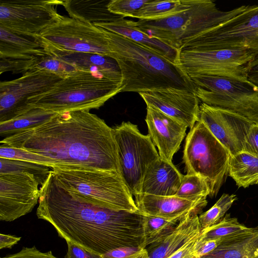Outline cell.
I'll use <instances>...</instances> for the list:
<instances>
[{"instance_id": "obj_42", "label": "cell", "mask_w": 258, "mask_h": 258, "mask_svg": "<svg viewBox=\"0 0 258 258\" xmlns=\"http://www.w3.org/2000/svg\"><path fill=\"white\" fill-rule=\"evenodd\" d=\"M223 239H207L201 240L199 239L196 248V254L198 258H201L214 250Z\"/></svg>"}, {"instance_id": "obj_29", "label": "cell", "mask_w": 258, "mask_h": 258, "mask_svg": "<svg viewBox=\"0 0 258 258\" xmlns=\"http://www.w3.org/2000/svg\"><path fill=\"white\" fill-rule=\"evenodd\" d=\"M189 7V0H149L134 18L141 20H157L186 10Z\"/></svg>"}, {"instance_id": "obj_31", "label": "cell", "mask_w": 258, "mask_h": 258, "mask_svg": "<svg viewBox=\"0 0 258 258\" xmlns=\"http://www.w3.org/2000/svg\"><path fill=\"white\" fill-rule=\"evenodd\" d=\"M247 228L248 227L240 223L236 218L227 214L216 224L202 229L201 239H224L240 233Z\"/></svg>"}, {"instance_id": "obj_18", "label": "cell", "mask_w": 258, "mask_h": 258, "mask_svg": "<svg viewBox=\"0 0 258 258\" xmlns=\"http://www.w3.org/2000/svg\"><path fill=\"white\" fill-rule=\"evenodd\" d=\"M145 121L148 135L158 148L160 157L172 162L173 157L180 148L187 126L149 106H147Z\"/></svg>"}, {"instance_id": "obj_32", "label": "cell", "mask_w": 258, "mask_h": 258, "mask_svg": "<svg viewBox=\"0 0 258 258\" xmlns=\"http://www.w3.org/2000/svg\"><path fill=\"white\" fill-rule=\"evenodd\" d=\"M144 215L145 248L165 236L179 222L160 217Z\"/></svg>"}, {"instance_id": "obj_26", "label": "cell", "mask_w": 258, "mask_h": 258, "mask_svg": "<svg viewBox=\"0 0 258 258\" xmlns=\"http://www.w3.org/2000/svg\"><path fill=\"white\" fill-rule=\"evenodd\" d=\"M110 1H62V6L70 17L92 24L106 23L118 20L122 16L111 13Z\"/></svg>"}, {"instance_id": "obj_38", "label": "cell", "mask_w": 258, "mask_h": 258, "mask_svg": "<svg viewBox=\"0 0 258 258\" xmlns=\"http://www.w3.org/2000/svg\"><path fill=\"white\" fill-rule=\"evenodd\" d=\"M102 258H148L146 248L124 247L114 249L101 255Z\"/></svg>"}, {"instance_id": "obj_30", "label": "cell", "mask_w": 258, "mask_h": 258, "mask_svg": "<svg viewBox=\"0 0 258 258\" xmlns=\"http://www.w3.org/2000/svg\"><path fill=\"white\" fill-rule=\"evenodd\" d=\"M56 114L41 108H32L13 119L0 122V135L5 138L21 130L41 124Z\"/></svg>"}, {"instance_id": "obj_44", "label": "cell", "mask_w": 258, "mask_h": 258, "mask_svg": "<svg viewBox=\"0 0 258 258\" xmlns=\"http://www.w3.org/2000/svg\"><path fill=\"white\" fill-rule=\"evenodd\" d=\"M20 240V237L1 233L0 234V249L11 248Z\"/></svg>"}, {"instance_id": "obj_10", "label": "cell", "mask_w": 258, "mask_h": 258, "mask_svg": "<svg viewBox=\"0 0 258 258\" xmlns=\"http://www.w3.org/2000/svg\"><path fill=\"white\" fill-rule=\"evenodd\" d=\"M245 49L258 56V6L242 13L186 43L181 50Z\"/></svg>"}, {"instance_id": "obj_1", "label": "cell", "mask_w": 258, "mask_h": 258, "mask_svg": "<svg viewBox=\"0 0 258 258\" xmlns=\"http://www.w3.org/2000/svg\"><path fill=\"white\" fill-rule=\"evenodd\" d=\"M40 190L37 217L50 223L66 242L101 255L120 247H144L145 215L141 212L87 202L63 188L51 170Z\"/></svg>"}, {"instance_id": "obj_35", "label": "cell", "mask_w": 258, "mask_h": 258, "mask_svg": "<svg viewBox=\"0 0 258 258\" xmlns=\"http://www.w3.org/2000/svg\"><path fill=\"white\" fill-rule=\"evenodd\" d=\"M210 195V188L207 181L197 175H183L175 196L184 199L200 197H207Z\"/></svg>"}, {"instance_id": "obj_33", "label": "cell", "mask_w": 258, "mask_h": 258, "mask_svg": "<svg viewBox=\"0 0 258 258\" xmlns=\"http://www.w3.org/2000/svg\"><path fill=\"white\" fill-rule=\"evenodd\" d=\"M0 174L30 172L34 174L42 184L51 171L47 166L23 161L0 158Z\"/></svg>"}, {"instance_id": "obj_20", "label": "cell", "mask_w": 258, "mask_h": 258, "mask_svg": "<svg viewBox=\"0 0 258 258\" xmlns=\"http://www.w3.org/2000/svg\"><path fill=\"white\" fill-rule=\"evenodd\" d=\"M45 70L64 78L79 69L44 48L39 52L19 58H0V73L23 74L29 71Z\"/></svg>"}, {"instance_id": "obj_27", "label": "cell", "mask_w": 258, "mask_h": 258, "mask_svg": "<svg viewBox=\"0 0 258 258\" xmlns=\"http://www.w3.org/2000/svg\"><path fill=\"white\" fill-rule=\"evenodd\" d=\"M37 38L19 35L0 26V58H18L44 49Z\"/></svg>"}, {"instance_id": "obj_7", "label": "cell", "mask_w": 258, "mask_h": 258, "mask_svg": "<svg viewBox=\"0 0 258 258\" xmlns=\"http://www.w3.org/2000/svg\"><path fill=\"white\" fill-rule=\"evenodd\" d=\"M231 155L205 125L197 121L185 142L183 160L186 174L204 178L211 197L216 196L228 174Z\"/></svg>"}, {"instance_id": "obj_11", "label": "cell", "mask_w": 258, "mask_h": 258, "mask_svg": "<svg viewBox=\"0 0 258 258\" xmlns=\"http://www.w3.org/2000/svg\"><path fill=\"white\" fill-rule=\"evenodd\" d=\"M36 38L47 49L110 55L104 29L71 17L62 16Z\"/></svg>"}, {"instance_id": "obj_6", "label": "cell", "mask_w": 258, "mask_h": 258, "mask_svg": "<svg viewBox=\"0 0 258 258\" xmlns=\"http://www.w3.org/2000/svg\"><path fill=\"white\" fill-rule=\"evenodd\" d=\"M51 170L63 188L87 202L114 210L140 212L119 173L59 166Z\"/></svg>"}, {"instance_id": "obj_22", "label": "cell", "mask_w": 258, "mask_h": 258, "mask_svg": "<svg viewBox=\"0 0 258 258\" xmlns=\"http://www.w3.org/2000/svg\"><path fill=\"white\" fill-rule=\"evenodd\" d=\"M183 177V175L172 162L160 157L147 170L142 183L141 194L175 196Z\"/></svg>"}, {"instance_id": "obj_34", "label": "cell", "mask_w": 258, "mask_h": 258, "mask_svg": "<svg viewBox=\"0 0 258 258\" xmlns=\"http://www.w3.org/2000/svg\"><path fill=\"white\" fill-rule=\"evenodd\" d=\"M236 199L237 197L234 195L223 194L210 209L199 216L202 229L211 227L219 222Z\"/></svg>"}, {"instance_id": "obj_23", "label": "cell", "mask_w": 258, "mask_h": 258, "mask_svg": "<svg viewBox=\"0 0 258 258\" xmlns=\"http://www.w3.org/2000/svg\"><path fill=\"white\" fill-rule=\"evenodd\" d=\"M46 49L59 59L74 66L80 71L89 72L106 78L123 81L117 62L110 57L92 53Z\"/></svg>"}, {"instance_id": "obj_3", "label": "cell", "mask_w": 258, "mask_h": 258, "mask_svg": "<svg viewBox=\"0 0 258 258\" xmlns=\"http://www.w3.org/2000/svg\"><path fill=\"white\" fill-rule=\"evenodd\" d=\"M105 32L110 57L117 62L125 86L122 92L139 93L170 88L194 92L192 82L178 64L123 36L107 30Z\"/></svg>"}, {"instance_id": "obj_37", "label": "cell", "mask_w": 258, "mask_h": 258, "mask_svg": "<svg viewBox=\"0 0 258 258\" xmlns=\"http://www.w3.org/2000/svg\"><path fill=\"white\" fill-rule=\"evenodd\" d=\"M149 0H110L107 5L112 13L122 16L134 18L135 14Z\"/></svg>"}, {"instance_id": "obj_4", "label": "cell", "mask_w": 258, "mask_h": 258, "mask_svg": "<svg viewBox=\"0 0 258 258\" xmlns=\"http://www.w3.org/2000/svg\"><path fill=\"white\" fill-rule=\"evenodd\" d=\"M124 87L122 80L79 70L58 81L47 92L30 98L27 104L56 113L90 110L102 106L122 92Z\"/></svg>"}, {"instance_id": "obj_28", "label": "cell", "mask_w": 258, "mask_h": 258, "mask_svg": "<svg viewBox=\"0 0 258 258\" xmlns=\"http://www.w3.org/2000/svg\"><path fill=\"white\" fill-rule=\"evenodd\" d=\"M228 174L239 187L258 184V157L245 151L231 156Z\"/></svg>"}, {"instance_id": "obj_16", "label": "cell", "mask_w": 258, "mask_h": 258, "mask_svg": "<svg viewBox=\"0 0 258 258\" xmlns=\"http://www.w3.org/2000/svg\"><path fill=\"white\" fill-rule=\"evenodd\" d=\"M199 121L228 151L231 156L244 151L246 137L253 123L231 110L200 104Z\"/></svg>"}, {"instance_id": "obj_13", "label": "cell", "mask_w": 258, "mask_h": 258, "mask_svg": "<svg viewBox=\"0 0 258 258\" xmlns=\"http://www.w3.org/2000/svg\"><path fill=\"white\" fill-rule=\"evenodd\" d=\"M58 0L0 1V26L14 33L36 38L63 16L56 7Z\"/></svg>"}, {"instance_id": "obj_21", "label": "cell", "mask_w": 258, "mask_h": 258, "mask_svg": "<svg viewBox=\"0 0 258 258\" xmlns=\"http://www.w3.org/2000/svg\"><path fill=\"white\" fill-rule=\"evenodd\" d=\"M202 228L198 215H189L161 239L148 246V258H168L197 238Z\"/></svg>"}, {"instance_id": "obj_24", "label": "cell", "mask_w": 258, "mask_h": 258, "mask_svg": "<svg viewBox=\"0 0 258 258\" xmlns=\"http://www.w3.org/2000/svg\"><path fill=\"white\" fill-rule=\"evenodd\" d=\"M94 24L152 49L179 65L180 51L141 31L135 25L133 21L122 18L109 23Z\"/></svg>"}, {"instance_id": "obj_12", "label": "cell", "mask_w": 258, "mask_h": 258, "mask_svg": "<svg viewBox=\"0 0 258 258\" xmlns=\"http://www.w3.org/2000/svg\"><path fill=\"white\" fill-rule=\"evenodd\" d=\"M254 57L253 53L245 49L181 50L179 65L188 76L223 77L250 84L247 67Z\"/></svg>"}, {"instance_id": "obj_17", "label": "cell", "mask_w": 258, "mask_h": 258, "mask_svg": "<svg viewBox=\"0 0 258 258\" xmlns=\"http://www.w3.org/2000/svg\"><path fill=\"white\" fill-rule=\"evenodd\" d=\"M139 94L147 106L160 110L190 128L199 121L200 100L193 92L170 88Z\"/></svg>"}, {"instance_id": "obj_41", "label": "cell", "mask_w": 258, "mask_h": 258, "mask_svg": "<svg viewBox=\"0 0 258 258\" xmlns=\"http://www.w3.org/2000/svg\"><path fill=\"white\" fill-rule=\"evenodd\" d=\"M244 151L258 157V124H253L246 137Z\"/></svg>"}, {"instance_id": "obj_19", "label": "cell", "mask_w": 258, "mask_h": 258, "mask_svg": "<svg viewBox=\"0 0 258 258\" xmlns=\"http://www.w3.org/2000/svg\"><path fill=\"white\" fill-rule=\"evenodd\" d=\"M206 198L140 194L135 197V202L140 212L144 215L179 222L188 215H197L207 205Z\"/></svg>"}, {"instance_id": "obj_5", "label": "cell", "mask_w": 258, "mask_h": 258, "mask_svg": "<svg viewBox=\"0 0 258 258\" xmlns=\"http://www.w3.org/2000/svg\"><path fill=\"white\" fill-rule=\"evenodd\" d=\"M247 6L223 11L211 0H189L186 10L162 19L139 20L134 24L150 36L180 51L190 40L237 16Z\"/></svg>"}, {"instance_id": "obj_36", "label": "cell", "mask_w": 258, "mask_h": 258, "mask_svg": "<svg viewBox=\"0 0 258 258\" xmlns=\"http://www.w3.org/2000/svg\"><path fill=\"white\" fill-rule=\"evenodd\" d=\"M0 158L41 164L51 169L55 166L53 162L49 158L5 144H1L0 146Z\"/></svg>"}, {"instance_id": "obj_40", "label": "cell", "mask_w": 258, "mask_h": 258, "mask_svg": "<svg viewBox=\"0 0 258 258\" xmlns=\"http://www.w3.org/2000/svg\"><path fill=\"white\" fill-rule=\"evenodd\" d=\"M68 250L64 258H102L101 254L92 252L70 241H67Z\"/></svg>"}, {"instance_id": "obj_15", "label": "cell", "mask_w": 258, "mask_h": 258, "mask_svg": "<svg viewBox=\"0 0 258 258\" xmlns=\"http://www.w3.org/2000/svg\"><path fill=\"white\" fill-rule=\"evenodd\" d=\"M39 185L30 172L0 174V220L11 222L30 213L39 202Z\"/></svg>"}, {"instance_id": "obj_8", "label": "cell", "mask_w": 258, "mask_h": 258, "mask_svg": "<svg viewBox=\"0 0 258 258\" xmlns=\"http://www.w3.org/2000/svg\"><path fill=\"white\" fill-rule=\"evenodd\" d=\"M200 101L233 111L258 124V87L231 78L197 75L188 76Z\"/></svg>"}, {"instance_id": "obj_9", "label": "cell", "mask_w": 258, "mask_h": 258, "mask_svg": "<svg viewBox=\"0 0 258 258\" xmlns=\"http://www.w3.org/2000/svg\"><path fill=\"white\" fill-rule=\"evenodd\" d=\"M113 129L120 173L129 190L136 197L141 194L147 170L160 156L150 136L142 134L137 125L123 121Z\"/></svg>"}, {"instance_id": "obj_43", "label": "cell", "mask_w": 258, "mask_h": 258, "mask_svg": "<svg viewBox=\"0 0 258 258\" xmlns=\"http://www.w3.org/2000/svg\"><path fill=\"white\" fill-rule=\"evenodd\" d=\"M248 80L258 87V56H254L247 67Z\"/></svg>"}, {"instance_id": "obj_39", "label": "cell", "mask_w": 258, "mask_h": 258, "mask_svg": "<svg viewBox=\"0 0 258 258\" xmlns=\"http://www.w3.org/2000/svg\"><path fill=\"white\" fill-rule=\"evenodd\" d=\"M1 258H58L51 251L43 252L35 246L23 247L20 251Z\"/></svg>"}, {"instance_id": "obj_25", "label": "cell", "mask_w": 258, "mask_h": 258, "mask_svg": "<svg viewBox=\"0 0 258 258\" xmlns=\"http://www.w3.org/2000/svg\"><path fill=\"white\" fill-rule=\"evenodd\" d=\"M201 258H258V226L223 239L214 250Z\"/></svg>"}, {"instance_id": "obj_14", "label": "cell", "mask_w": 258, "mask_h": 258, "mask_svg": "<svg viewBox=\"0 0 258 258\" xmlns=\"http://www.w3.org/2000/svg\"><path fill=\"white\" fill-rule=\"evenodd\" d=\"M62 78L45 70L29 71L18 79L0 83V122L31 110L29 99L48 91Z\"/></svg>"}, {"instance_id": "obj_2", "label": "cell", "mask_w": 258, "mask_h": 258, "mask_svg": "<svg viewBox=\"0 0 258 258\" xmlns=\"http://www.w3.org/2000/svg\"><path fill=\"white\" fill-rule=\"evenodd\" d=\"M89 111L57 113L1 143L49 158L55 166L120 174L114 129Z\"/></svg>"}]
</instances>
